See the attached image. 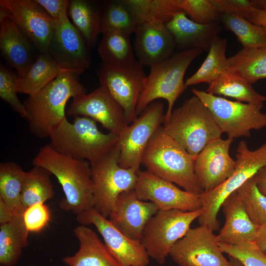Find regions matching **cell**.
<instances>
[{
  "label": "cell",
  "mask_w": 266,
  "mask_h": 266,
  "mask_svg": "<svg viewBox=\"0 0 266 266\" xmlns=\"http://www.w3.org/2000/svg\"><path fill=\"white\" fill-rule=\"evenodd\" d=\"M54 175L61 184L65 198L60 208L76 215L94 208L91 165L86 160L59 153L50 144L41 147L33 160Z\"/></svg>",
  "instance_id": "obj_1"
},
{
  "label": "cell",
  "mask_w": 266,
  "mask_h": 266,
  "mask_svg": "<svg viewBox=\"0 0 266 266\" xmlns=\"http://www.w3.org/2000/svg\"><path fill=\"white\" fill-rule=\"evenodd\" d=\"M77 76L62 71L38 93L24 101L29 129L36 137H49L51 132L66 119L65 107L69 99L86 94Z\"/></svg>",
  "instance_id": "obj_2"
},
{
  "label": "cell",
  "mask_w": 266,
  "mask_h": 266,
  "mask_svg": "<svg viewBox=\"0 0 266 266\" xmlns=\"http://www.w3.org/2000/svg\"><path fill=\"white\" fill-rule=\"evenodd\" d=\"M195 158L167 135L161 126L149 141L141 165L158 176L200 195L203 191L195 175Z\"/></svg>",
  "instance_id": "obj_3"
},
{
  "label": "cell",
  "mask_w": 266,
  "mask_h": 266,
  "mask_svg": "<svg viewBox=\"0 0 266 266\" xmlns=\"http://www.w3.org/2000/svg\"><path fill=\"white\" fill-rule=\"evenodd\" d=\"M74 117L72 123L64 120L49 136L50 145L59 153L87 161L92 165L103 159L119 142V135L101 132L93 119Z\"/></svg>",
  "instance_id": "obj_4"
},
{
  "label": "cell",
  "mask_w": 266,
  "mask_h": 266,
  "mask_svg": "<svg viewBox=\"0 0 266 266\" xmlns=\"http://www.w3.org/2000/svg\"><path fill=\"white\" fill-rule=\"evenodd\" d=\"M202 51L198 48L181 50L150 67L137 101L136 116L156 100L163 99L168 105L164 121L168 119L175 101L187 88L184 77L188 68Z\"/></svg>",
  "instance_id": "obj_5"
},
{
  "label": "cell",
  "mask_w": 266,
  "mask_h": 266,
  "mask_svg": "<svg viewBox=\"0 0 266 266\" xmlns=\"http://www.w3.org/2000/svg\"><path fill=\"white\" fill-rule=\"evenodd\" d=\"M163 124L164 132L195 158L209 142L221 138L223 133L209 110L195 95L173 109Z\"/></svg>",
  "instance_id": "obj_6"
},
{
  "label": "cell",
  "mask_w": 266,
  "mask_h": 266,
  "mask_svg": "<svg viewBox=\"0 0 266 266\" xmlns=\"http://www.w3.org/2000/svg\"><path fill=\"white\" fill-rule=\"evenodd\" d=\"M235 161L234 170L228 179L215 189L200 195L201 213L198 218L199 222L213 231L219 228L217 215L225 200L266 166V142L251 150L246 141L239 142Z\"/></svg>",
  "instance_id": "obj_7"
},
{
  "label": "cell",
  "mask_w": 266,
  "mask_h": 266,
  "mask_svg": "<svg viewBox=\"0 0 266 266\" xmlns=\"http://www.w3.org/2000/svg\"><path fill=\"white\" fill-rule=\"evenodd\" d=\"M191 91L208 108L217 125L228 137H249L251 130L266 128V114L262 111L263 103L232 101L195 88Z\"/></svg>",
  "instance_id": "obj_8"
},
{
  "label": "cell",
  "mask_w": 266,
  "mask_h": 266,
  "mask_svg": "<svg viewBox=\"0 0 266 266\" xmlns=\"http://www.w3.org/2000/svg\"><path fill=\"white\" fill-rule=\"evenodd\" d=\"M120 141L103 159L91 165L94 208L107 218L118 196L134 189L137 171L119 165Z\"/></svg>",
  "instance_id": "obj_9"
},
{
  "label": "cell",
  "mask_w": 266,
  "mask_h": 266,
  "mask_svg": "<svg viewBox=\"0 0 266 266\" xmlns=\"http://www.w3.org/2000/svg\"><path fill=\"white\" fill-rule=\"evenodd\" d=\"M201 213V209L193 211L159 210L143 232L141 243L149 257L159 265L164 264L172 247L185 235Z\"/></svg>",
  "instance_id": "obj_10"
},
{
  "label": "cell",
  "mask_w": 266,
  "mask_h": 266,
  "mask_svg": "<svg viewBox=\"0 0 266 266\" xmlns=\"http://www.w3.org/2000/svg\"><path fill=\"white\" fill-rule=\"evenodd\" d=\"M143 67L137 61L124 66L101 62L97 69L100 85L122 108L129 125L137 117L136 105L147 77Z\"/></svg>",
  "instance_id": "obj_11"
},
{
  "label": "cell",
  "mask_w": 266,
  "mask_h": 266,
  "mask_svg": "<svg viewBox=\"0 0 266 266\" xmlns=\"http://www.w3.org/2000/svg\"><path fill=\"white\" fill-rule=\"evenodd\" d=\"M164 107L161 102H152L120 136L119 165L121 167L136 171L140 169L143 153L149 141L163 124Z\"/></svg>",
  "instance_id": "obj_12"
},
{
  "label": "cell",
  "mask_w": 266,
  "mask_h": 266,
  "mask_svg": "<svg viewBox=\"0 0 266 266\" xmlns=\"http://www.w3.org/2000/svg\"><path fill=\"white\" fill-rule=\"evenodd\" d=\"M169 255L178 266H229L217 235L205 225L190 228L175 243Z\"/></svg>",
  "instance_id": "obj_13"
},
{
  "label": "cell",
  "mask_w": 266,
  "mask_h": 266,
  "mask_svg": "<svg viewBox=\"0 0 266 266\" xmlns=\"http://www.w3.org/2000/svg\"><path fill=\"white\" fill-rule=\"evenodd\" d=\"M137 176L134 189L137 198L155 203L159 210L193 211L201 209L200 195L182 190L147 170L139 169Z\"/></svg>",
  "instance_id": "obj_14"
},
{
  "label": "cell",
  "mask_w": 266,
  "mask_h": 266,
  "mask_svg": "<svg viewBox=\"0 0 266 266\" xmlns=\"http://www.w3.org/2000/svg\"><path fill=\"white\" fill-rule=\"evenodd\" d=\"M82 225H93L102 237L107 248L122 266H147L149 257L141 242L127 237L94 208L76 215Z\"/></svg>",
  "instance_id": "obj_15"
},
{
  "label": "cell",
  "mask_w": 266,
  "mask_h": 266,
  "mask_svg": "<svg viewBox=\"0 0 266 266\" xmlns=\"http://www.w3.org/2000/svg\"><path fill=\"white\" fill-rule=\"evenodd\" d=\"M68 115L89 117L100 123L109 133L121 136L129 125L124 112L102 85L90 93L73 98L67 110Z\"/></svg>",
  "instance_id": "obj_16"
},
{
  "label": "cell",
  "mask_w": 266,
  "mask_h": 266,
  "mask_svg": "<svg viewBox=\"0 0 266 266\" xmlns=\"http://www.w3.org/2000/svg\"><path fill=\"white\" fill-rule=\"evenodd\" d=\"M90 48L68 18L56 22L48 53L63 71L78 75L84 72L91 63Z\"/></svg>",
  "instance_id": "obj_17"
},
{
  "label": "cell",
  "mask_w": 266,
  "mask_h": 266,
  "mask_svg": "<svg viewBox=\"0 0 266 266\" xmlns=\"http://www.w3.org/2000/svg\"><path fill=\"white\" fill-rule=\"evenodd\" d=\"M39 53H48L56 22L35 0H0Z\"/></svg>",
  "instance_id": "obj_18"
},
{
  "label": "cell",
  "mask_w": 266,
  "mask_h": 266,
  "mask_svg": "<svg viewBox=\"0 0 266 266\" xmlns=\"http://www.w3.org/2000/svg\"><path fill=\"white\" fill-rule=\"evenodd\" d=\"M233 140L230 137L213 140L196 156L195 173L203 192L215 189L233 173L236 161L231 158L229 153Z\"/></svg>",
  "instance_id": "obj_19"
},
{
  "label": "cell",
  "mask_w": 266,
  "mask_h": 266,
  "mask_svg": "<svg viewBox=\"0 0 266 266\" xmlns=\"http://www.w3.org/2000/svg\"><path fill=\"white\" fill-rule=\"evenodd\" d=\"M35 49L34 45L19 29L9 11L0 7L1 54L14 68L19 77H23L36 61L38 55H36Z\"/></svg>",
  "instance_id": "obj_20"
},
{
  "label": "cell",
  "mask_w": 266,
  "mask_h": 266,
  "mask_svg": "<svg viewBox=\"0 0 266 266\" xmlns=\"http://www.w3.org/2000/svg\"><path fill=\"white\" fill-rule=\"evenodd\" d=\"M158 210L155 203L138 199L133 190L118 196L108 220L127 237L141 242L146 224Z\"/></svg>",
  "instance_id": "obj_21"
},
{
  "label": "cell",
  "mask_w": 266,
  "mask_h": 266,
  "mask_svg": "<svg viewBox=\"0 0 266 266\" xmlns=\"http://www.w3.org/2000/svg\"><path fill=\"white\" fill-rule=\"evenodd\" d=\"M175 48L173 36L165 24H141L135 33L133 51L143 66L150 67L167 59Z\"/></svg>",
  "instance_id": "obj_22"
},
{
  "label": "cell",
  "mask_w": 266,
  "mask_h": 266,
  "mask_svg": "<svg viewBox=\"0 0 266 266\" xmlns=\"http://www.w3.org/2000/svg\"><path fill=\"white\" fill-rule=\"evenodd\" d=\"M221 207L225 223L217 235L219 242L238 244L254 241L259 227L250 220L236 191L225 200Z\"/></svg>",
  "instance_id": "obj_23"
},
{
  "label": "cell",
  "mask_w": 266,
  "mask_h": 266,
  "mask_svg": "<svg viewBox=\"0 0 266 266\" xmlns=\"http://www.w3.org/2000/svg\"><path fill=\"white\" fill-rule=\"evenodd\" d=\"M166 25L173 36L176 47L181 50L195 48L209 50L220 31L218 22L199 24L182 11L176 13Z\"/></svg>",
  "instance_id": "obj_24"
},
{
  "label": "cell",
  "mask_w": 266,
  "mask_h": 266,
  "mask_svg": "<svg viewBox=\"0 0 266 266\" xmlns=\"http://www.w3.org/2000/svg\"><path fill=\"white\" fill-rule=\"evenodd\" d=\"M79 243L78 251L65 257L64 263L68 266H122L113 257L95 232L80 225L73 230Z\"/></svg>",
  "instance_id": "obj_25"
},
{
  "label": "cell",
  "mask_w": 266,
  "mask_h": 266,
  "mask_svg": "<svg viewBox=\"0 0 266 266\" xmlns=\"http://www.w3.org/2000/svg\"><path fill=\"white\" fill-rule=\"evenodd\" d=\"M206 92L252 104L263 103L266 100V96L256 92L251 83L228 68L209 84Z\"/></svg>",
  "instance_id": "obj_26"
},
{
  "label": "cell",
  "mask_w": 266,
  "mask_h": 266,
  "mask_svg": "<svg viewBox=\"0 0 266 266\" xmlns=\"http://www.w3.org/2000/svg\"><path fill=\"white\" fill-rule=\"evenodd\" d=\"M23 214H14L7 223L0 225V263L12 266L19 261L23 248L28 244V233Z\"/></svg>",
  "instance_id": "obj_27"
},
{
  "label": "cell",
  "mask_w": 266,
  "mask_h": 266,
  "mask_svg": "<svg viewBox=\"0 0 266 266\" xmlns=\"http://www.w3.org/2000/svg\"><path fill=\"white\" fill-rule=\"evenodd\" d=\"M64 71L48 53H40L23 77L16 76L17 92L35 95Z\"/></svg>",
  "instance_id": "obj_28"
},
{
  "label": "cell",
  "mask_w": 266,
  "mask_h": 266,
  "mask_svg": "<svg viewBox=\"0 0 266 266\" xmlns=\"http://www.w3.org/2000/svg\"><path fill=\"white\" fill-rule=\"evenodd\" d=\"M102 6L86 0H69L68 16L90 47L96 42L100 33Z\"/></svg>",
  "instance_id": "obj_29"
},
{
  "label": "cell",
  "mask_w": 266,
  "mask_h": 266,
  "mask_svg": "<svg viewBox=\"0 0 266 266\" xmlns=\"http://www.w3.org/2000/svg\"><path fill=\"white\" fill-rule=\"evenodd\" d=\"M139 25L147 23L166 24L182 10L176 0H122Z\"/></svg>",
  "instance_id": "obj_30"
},
{
  "label": "cell",
  "mask_w": 266,
  "mask_h": 266,
  "mask_svg": "<svg viewBox=\"0 0 266 266\" xmlns=\"http://www.w3.org/2000/svg\"><path fill=\"white\" fill-rule=\"evenodd\" d=\"M227 68L252 84L266 78V48H243L228 58Z\"/></svg>",
  "instance_id": "obj_31"
},
{
  "label": "cell",
  "mask_w": 266,
  "mask_h": 266,
  "mask_svg": "<svg viewBox=\"0 0 266 266\" xmlns=\"http://www.w3.org/2000/svg\"><path fill=\"white\" fill-rule=\"evenodd\" d=\"M25 173L13 161L0 163V200L15 214H23L25 210L21 200Z\"/></svg>",
  "instance_id": "obj_32"
},
{
  "label": "cell",
  "mask_w": 266,
  "mask_h": 266,
  "mask_svg": "<svg viewBox=\"0 0 266 266\" xmlns=\"http://www.w3.org/2000/svg\"><path fill=\"white\" fill-rule=\"evenodd\" d=\"M33 166L26 171L23 182L21 200L25 209L35 203H45L55 195L52 174L42 166Z\"/></svg>",
  "instance_id": "obj_33"
},
{
  "label": "cell",
  "mask_w": 266,
  "mask_h": 266,
  "mask_svg": "<svg viewBox=\"0 0 266 266\" xmlns=\"http://www.w3.org/2000/svg\"><path fill=\"white\" fill-rule=\"evenodd\" d=\"M130 36L116 32L102 34L98 48L101 62L113 66H124L136 62Z\"/></svg>",
  "instance_id": "obj_34"
},
{
  "label": "cell",
  "mask_w": 266,
  "mask_h": 266,
  "mask_svg": "<svg viewBox=\"0 0 266 266\" xmlns=\"http://www.w3.org/2000/svg\"><path fill=\"white\" fill-rule=\"evenodd\" d=\"M227 40L217 35L213 40L208 53L198 70L185 81L190 86L200 83L210 84L227 68L226 56Z\"/></svg>",
  "instance_id": "obj_35"
},
{
  "label": "cell",
  "mask_w": 266,
  "mask_h": 266,
  "mask_svg": "<svg viewBox=\"0 0 266 266\" xmlns=\"http://www.w3.org/2000/svg\"><path fill=\"white\" fill-rule=\"evenodd\" d=\"M219 20L236 35L243 48H266V28L236 14L220 13Z\"/></svg>",
  "instance_id": "obj_36"
},
{
  "label": "cell",
  "mask_w": 266,
  "mask_h": 266,
  "mask_svg": "<svg viewBox=\"0 0 266 266\" xmlns=\"http://www.w3.org/2000/svg\"><path fill=\"white\" fill-rule=\"evenodd\" d=\"M139 25L122 0H110L102 6L100 33L116 32L130 35Z\"/></svg>",
  "instance_id": "obj_37"
},
{
  "label": "cell",
  "mask_w": 266,
  "mask_h": 266,
  "mask_svg": "<svg viewBox=\"0 0 266 266\" xmlns=\"http://www.w3.org/2000/svg\"><path fill=\"white\" fill-rule=\"evenodd\" d=\"M236 191L251 221L258 227L266 225V196L258 189L254 176Z\"/></svg>",
  "instance_id": "obj_38"
},
{
  "label": "cell",
  "mask_w": 266,
  "mask_h": 266,
  "mask_svg": "<svg viewBox=\"0 0 266 266\" xmlns=\"http://www.w3.org/2000/svg\"><path fill=\"white\" fill-rule=\"evenodd\" d=\"M219 246L223 253L237 259L244 266H266V253L254 241L238 244L219 242Z\"/></svg>",
  "instance_id": "obj_39"
},
{
  "label": "cell",
  "mask_w": 266,
  "mask_h": 266,
  "mask_svg": "<svg viewBox=\"0 0 266 266\" xmlns=\"http://www.w3.org/2000/svg\"><path fill=\"white\" fill-rule=\"evenodd\" d=\"M179 8L193 21L200 24L218 22L220 13L211 0H176Z\"/></svg>",
  "instance_id": "obj_40"
},
{
  "label": "cell",
  "mask_w": 266,
  "mask_h": 266,
  "mask_svg": "<svg viewBox=\"0 0 266 266\" xmlns=\"http://www.w3.org/2000/svg\"><path fill=\"white\" fill-rule=\"evenodd\" d=\"M16 75L1 64L0 66V97L7 103L13 110L23 118L27 119L28 113L24 103L17 96L15 80Z\"/></svg>",
  "instance_id": "obj_41"
},
{
  "label": "cell",
  "mask_w": 266,
  "mask_h": 266,
  "mask_svg": "<svg viewBox=\"0 0 266 266\" xmlns=\"http://www.w3.org/2000/svg\"><path fill=\"white\" fill-rule=\"evenodd\" d=\"M26 227L29 233H38L50 220V212L45 203L33 204L27 207L23 215Z\"/></svg>",
  "instance_id": "obj_42"
},
{
  "label": "cell",
  "mask_w": 266,
  "mask_h": 266,
  "mask_svg": "<svg viewBox=\"0 0 266 266\" xmlns=\"http://www.w3.org/2000/svg\"><path fill=\"white\" fill-rule=\"evenodd\" d=\"M221 14H236L248 19L255 9L251 0H211Z\"/></svg>",
  "instance_id": "obj_43"
},
{
  "label": "cell",
  "mask_w": 266,
  "mask_h": 266,
  "mask_svg": "<svg viewBox=\"0 0 266 266\" xmlns=\"http://www.w3.org/2000/svg\"><path fill=\"white\" fill-rule=\"evenodd\" d=\"M56 21L63 22L68 19V0H35Z\"/></svg>",
  "instance_id": "obj_44"
},
{
  "label": "cell",
  "mask_w": 266,
  "mask_h": 266,
  "mask_svg": "<svg viewBox=\"0 0 266 266\" xmlns=\"http://www.w3.org/2000/svg\"><path fill=\"white\" fill-rule=\"evenodd\" d=\"M247 20L253 24L266 28V9H255Z\"/></svg>",
  "instance_id": "obj_45"
},
{
  "label": "cell",
  "mask_w": 266,
  "mask_h": 266,
  "mask_svg": "<svg viewBox=\"0 0 266 266\" xmlns=\"http://www.w3.org/2000/svg\"><path fill=\"white\" fill-rule=\"evenodd\" d=\"M254 177L258 189L266 196V166L262 167Z\"/></svg>",
  "instance_id": "obj_46"
},
{
  "label": "cell",
  "mask_w": 266,
  "mask_h": 266,
  "mask_svg": "<svg viewBox=\"0 0 266 266\" xmlns=\"http://www.w3.org/2000/svg\"><path fill=\"white\" fill-rule=\"evenodd\" d=\"M14 213L10 208L2 200H0V225L8 222Z\"/></svg>",
  "instance_id": "obj_47"
},
{
  "label": "cell",
  "mask_w": 266,
  "mask_h": 266,
  "mask_svg": "<svg viewBox=\"0 0 266 266\" xmlns=\"http://www.w3.org/2000/svg\"><path fill=\"white\" fill-rule=\"evenodd\" d=\"M254 242L260 250L266 252V225L259 227Z\"/></svg>",
  "instance_id": "obj_48"
},
{
  "label": "cell",
  "mask_w": 266,
  "mask_h": 266,
  "mask_svg": "<svg viewBox=\"0 0 266 266\" xmlns=\"http://www.w3.org/2000/svg\"><path fill=\"white\" fill-rule=\"evenodd\" d=\"M251 2L255 9L259 10L266 9V0H252Z\"/></svg>",
  "instance_id": "obj_49"
},
{
  "label": "cell",
  "mask_w": 266,
  "mask_h": 266,
  "mask_svg": "<svg viewBox=\"0 0 266 266\" xmlns=\"http://www.w3.org/2000/svg\"><path fill=\"white\" fill-rule=\"evenodd\" d=\"M229 258V266H244L237 259L230 256Z\"/></svg>",
  "instance_id": "obj_50"
},
{
  "label": "cell",
  "mask_w": 266,
  "mask_h": 266,
  "mask_svg": "<svg viewBox=\"0 0 266 266\" xmlns=\"http://www.w3.org/2000/svg\"></svg>",
  "instance_id": "obj_51"
},
{
  "label": "cell",
  "mask_w": 266,
  "mask_h": 266,
  "mask_svg": "<svg viewBox=\"0 0 266 266\" xmlns=\"http://www.w3.org/2000/svg\"><path fill=\"white\" fill-rule=\"evenodd\" d=\"M265 253H266V252Z\"/></svg>",
  "instance_id": "obj_52"
}]
</instances>
